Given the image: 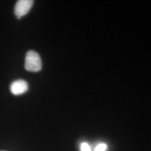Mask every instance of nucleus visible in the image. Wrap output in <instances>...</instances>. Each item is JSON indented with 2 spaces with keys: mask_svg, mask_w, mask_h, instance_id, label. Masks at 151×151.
<instances>
[{
  "mask_svg": "<svg viewBox=\"0 0 151 151\" xmlns=\"http://www.w3.org/2000/svg\"><path fill=\"white\" fill-rule=\"evenodd\" d=\"M24 68L28 71L38 72L41 70L42 62L39 53L31 50L27 52L24 61Z\"/></svg>",
  "mask_w": 151,
  "mask_h": 151,
  "instance_id": "1",
  "label": "nucleus"
},
{
  "mask_svg": "<svg viewBox=\"0 0 151 151\" xmlns=\"http://www.w3.org/2000/svg\"><path fill=\"white\" fill-rule=\"evenodd\" d=\"M33 4L32 0H19L17 1L14 8V13L17 18L20 19L27 14L32 7Z\"/></svg>",
  "mask_w": 151,
  "mask_h": 151,
  "instance_id": "2",
  "label": "nucleus"
},
{
  "mask_svg": "<svg viewBox=\"0 0 151 151\" xmlns=\"http://www.w3.org/2000/svg\"><path fill=\"white\" fill-rule=\"evenodd\" d=\"M10 90L14 95H20L28 90V83L24 80L15 81L11 83Z\"/></svg>",
  "mask_w": 151,
  "mask_h": 151,
  "instance_id": "3",
  "label": "nucleus"
},
{
  "mask_svg": "<svg viewBox=\"0 0 151 151\" xmlns=\"http://www.w3.org/2000/svg\"><path fill=\"white\" fill-rule=\"evenodd\" d=\"M107 148V145L105 143H101L98 144L95 148V151H106Z\"/></svg>",
  "mask_w": 151,
  "mask_h": 151,
  "instance_id": "4",
  "label": "nucleus"
},
{
  "mask_svg": "<svg viewBox=\"0 0 151 151\" xmlns=\"http://www.w3.org/2000/svg\"><path fill=\"white\" fill-rule=\"evenodd\" d=\"M81 151H91V148L87 143H82L81 145Z\"/></svg>",
  "mask_w": 151,
  "mask_h": 151,
  "instance_id": "5",
  "label": "nucleus"
},
{
  "mask_svg": "<svg viewBox=\"0 0 151 151\" xmlns=\"http://www.w3.org/2000/svg\"><path fill=\"white\" fill-rule=\"evenodd\" d=\"M0 151H4V150H0Z\"/></svg>",
  "mask_w": 151,
  "mask_h": 151,
  "instance_id": "6",
  "label": "nucleus"
}]
</instances>
